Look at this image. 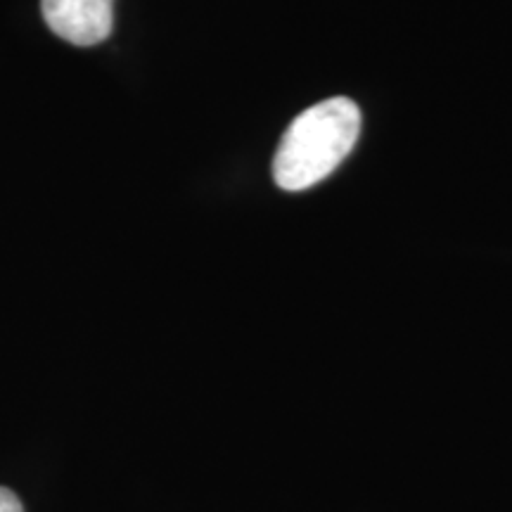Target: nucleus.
<instances>
[{
    "label": "nucleus",
    "mask_w": 512,
    "mask_h": 512,
    "mask_svg": "<svg viewBox=\"0 0 512 512\" xmlns=\"http://www.w3.org/2000/svg\"><path fill=\"white\" fill-rule=\"evenodd\" d=\"M0 512H24L19 498L10 489L0 486Z\"/></svg>",
    "instance_id": "7ed1b4c3"
},
{
    "label": "nucleus",
    "mask_w": 512,
    "mask_h": 512,
    "mask_svg": "<svg viewBox=\"0 0 512 512\" xmlns=\"http://www.w3.org/2000/svg\"><path fill=\"white\" fill-rule=\"evenodd\" d=\"M41 10L50 31L79 48L98 46L114 27V0H41Z\"/></svg>",
    "instance_id": "f03ea898"
},
{
    "label": "nucleus",
    "mask_w": 512,
    "mask_h": 512,
    "mask_svg": "<svg viewBox=\"0 0 512 512\" xmlns=\"http://www.w3.org/2000/svg\"><path fill=\"white\" fill-rule=\"evenodd\" d=\"M361 136V110L349 98H330L292 121L273 157V178L283 190L299 192L325 181Z\"/></svg>",
    "instance_id": "f257e3e1"
}]
</instances>
